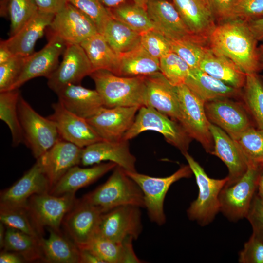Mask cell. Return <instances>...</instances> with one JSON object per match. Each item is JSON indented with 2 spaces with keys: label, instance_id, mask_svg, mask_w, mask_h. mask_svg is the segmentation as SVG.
Instances as JSON below:
<instances>
[{
  "label": "cell",
  "instance_id": "6",
  "mask_svg": "<svg viewBox=\"0 0 263 263\" xmlns=\"http://www.w3.org/2000/svg\"><path fill=\"white\" fill-rule=\"evenodd\" d=\"M18 112L23 142L37 159L61 139L56 127L50 118L38 113L21 94Z\"/></svg>",
  "mask_w": 263,
  "mask_h": 263
},
{
  "label": "cell",
  "instance_id": "41",
  "mask_svg": "<svg viewBox=\"0 0 263 263\" xmlns=\"http://www.w3.org/2000/svg\"><path fill=\"white\" fill-rule=\"evenodd\" d=\"M169 41L171 51L182 58L190 69H199L209 48L207 42L196 37Z\"/></svg>",
  "mask_w": 263,
  "mask_h": 263
},
{
  "label": "cell",
  "instance_id": "36",
  "mask_svg": "<svg viewBox=\"0 0 263 263\" xmlns=\"http://www.w3.org/2000/svg\"><path fill=\"white\" fill-rule=\"evenodd\" d=\"M40 239L19 230L6 227L2 249L19 254L25 261L43 260Z\"/></svg>",
  "mask_w": 263,
  "mask_h": 263
},
{
  "label": "cell",
  "instance_id": "2",
  "mask_svg": "<svg viewBox=\"0 0 263 263\" xmlns=\"http://www.w3.org/2000/svg\"><path fill=\"white\" fill-rule=\"evenodd\" d=\"M104 106H144L145 84L144 76H123L105 70L94 71L90 75Z\"/></svg>",
  "mask_w": 263,
  "mask_h": 263
},
{
  "label": "cell",
  "instance_id": "48",
  "mask_svg": "<svg viewBox=\"0 0 263 263\" xmlns=\"http://www.w3.org/2000/svg\"><path fill=\"white\" fill-rule=\"evenodd\" d=\"M239 262L241 263H263V243L254 234L239 253Z\"/></svg>",
  "mask_w": 263,
  "mask_h": 263
},
{
  "label": "cell",
  "instance_id": "24",
  "mask_svg": "<svg viewBox=\"0 0 263 263\" xmlns=\"http://www.w3.org/2000/svg\"><path fill=\"white\" fill-rule=\"evenodd\" d=\"M184 23L195 36L208 43L216 25V17L209 0H172Z\"/></svg>",
  "mask_w": 263,
  "mask_h": 263
},
{
  "label": "cell",
  "instance_id": "21",
  "mask_svg": "<svg viewBox=\"0 0 263 263\" xmlns=\"http://www.w3.org/2000/svg\"><path fill=\"white\" fill-rule=\"evenodd\" d=\"M83 148L62 139L37 159L51 189L72 167L81 163Z\"/></svg>",
  "mask_w": 263,
  "mask_h": 263
},
{
  "label": "cell",
  "instance_id": "18",
  "mask_svg": "<svg viewBox=\"0 0 263 263\" xmlns=\"http://www.w3.org/2000/svg\"><path fill=\"white\" fill-rule=\"evenodd\" d=\"M140 108L103 106L87 120L103 140L119 141L132 126Z\"/></svg>",
  "mask_w": 263,
  "mask_h": 263
},
{
  "label": "cell",
  "instance_id": "52",
  "mask_svg": "<svg viewBox=\"0 0 263 263\" xmlns=\"http://www.w3.org/2000/svg\"><path fill=\"white\" fill-rule=\"evenodd\" d=\"M39 11L56 14L67 2V0H34Z\"/></svg>",
  "mask_w": 263,
  "mask_h": 263
},
{
  "label": "cell",
  "instance_id": "49",
  "mask_svg": "<svg viewBox=\"0 0 263 263\" xmlns=\"http://www.w3.org/2000/svg\"><path fill=\"white\" fill-rule=\"evenodd\" d=\"M263 15V0H239L236 10V19L249 22Z\"/></svg>",
  "mask_w": 263,
  "mask_h": 263
},
{
  "label": "cell",
  "instance_id": "1",
  "mask_svg": "<svg viewBox=\"0 0 263 263\" xmlns=\"http://www.w3.org/2000/svg\"><path fill=\"white\" fill-rule=\"evenodd\" d=\"M258 42L248 23L238 19L218 24L208 38L211 49L230 58L246 74L262 70Z\"/></svg>",
  "mask_w": 263,
  "mask_h": 263
},
{
  "label": "cell",
  "instance_id": "42",
  "mask_svg": "<svg viewBox=\"0 0 263 263\" xmlns=\"http://www.w3.org/2000/svg\"><path fill=\"white\" fill-rule=\"evenodd\" d=\"M248 164L263 163V130L251 126L235 140Z\"/></svg>",
  "mask_w": 263,
  "mask_h": 263
},
{
  "label": "cell",
  "instance_id": "5",
  "mask_svg": "<svg viewBox=\"0 0 263 263\" xmlns=\"http://www.w3.org/2000/svg\"><path fill=\"white\" fill-rule=\"evenodd\" d=\"M263 163H249L246 171L234 184L225 186L219 196L220 211L228 219L246 218L257 190Z\"/></svg>",
  "mask_w": 263,
  "mask_h": 263
},
{
  "label": "cell",
  "instance_id": "50",
  "mask_svg": "<svg viewBox=\"0 0 263 263\" xmlns=\"http://www.w3.org/2000/svg\"><path fill=\"white\" fill-rule=\"evenodd\" d=\"M246 218L252 227L253 232L263 243V203L256 193Z\"/></svg>",
  "mask_w": 263,
  "mask_h": 263
},
{
  "label": "cell",
  "instance_id": "38",
  "mask_svg": "<svg viewBox=\"0 0 263 263\" xmlns=\"http://www.w3.org/2000/svg\"><path fill=\"white\" fill-rule=\"evenodd\" d=\"M242 100L255 126L263 130V81L257 73L246 74Z\"/></svg>",
  "mask_w": 263,
  "mask_h": 263
},
{
  "label": "cell",
  "instance_id": "13",
  "mask_svg": "<svg viewBox=\"0 0 263 263\" xmlns=\"http://www.w3.org/2000/svg\"><path fill=\"white\" fill-rule=\"evenodd\" d=\"M48 27L51 34L58 36L66 44H80L98 32L91 18L68 2L55 15Z\"/></svg>",
  "mask_w": 263,
  "mask_h": 263
},
{
  "label": "cell",
  "instance_id": "39",
  "mask_svg": "<svg viewBox=\"0 0 263 263\" xmlns=\"http://www.w3.org/2000/svg\"><path fill=\"white\" fill-rule=\"evenodd\" d=\"M112 18L121 21L141 34L154 29L146 8L132 2L108 8Z\"/></svg>",
  "mask_w": 263,
  "mask_h": 263
},
{
  "label": "cell",
  "instance_id": "46",
  "mask_svg": "<svg viewBox=\"0 0 263 263\" xmlns=\"http://www.w3.org/2000/svg\"><path fill=\"white\" fill-rule=\"evenodd\" d=\"M140 45L150 55L158 59L172 51L169 40L154 29L141 34Z\"/></svg>",
  "mask_w": 263,
  "mask_h": 263
},
{
  "label": "cell",
  "instance_id": "8",
  "mask_svg": "<svg viewBox=\"0 0 263 263\" xmlns=\"http://www.w3.org/2000/svg\"><path fill=\"white\" fill-rule=\"evenodd\" d=\"M147 131L162 134L168 143L178 149L183 154L188 152L191 138L180 124L150 107L143 106L139 108L133 123L123 139L129 141Z\"/></svg>",
  "mask_w": 263,
  "mask_h": 263
},
{
  "label": "cell",
  "instance_id": "9",
  "mask_svg": "<svg viewBox=\"0 0 263 263\" xmlns=\"http://www.w3.org/2000/svg\"><path fill=\"white\" fill-rule=\"evenodd\" d=\"M126 172L141 188L149 217L159 225L166 222L164 202L170 187L181 179L189 178L193 174L188 165L182 166L174 173L165 177L150 176L137 171Z\"/></svg>",
  "mask_w": 263,
  "mask_h": 263
},
{
  "label": "cell",
  "instance_id": "55",
  "mask_svg": "<svg viewBox=\"0 0 263 263\" xmlns=\"http://www.w3.org/2000/svg\"><path fill=\"white\" fill-rule=\"evenodd\" d=\"M79 249V263H104L96 255L90 250L85 248Z\"/></svg>",
  "mask_w": 263,
  "mask_h": 263
},
{
  "label": "cell",
  "instance_id": "12",
  "mask_svg": "<svg viewBox=\"0 0 263 263\" xmlns=\"http://www.w3.org/2000/svg\"><path fill=\"white\" fill-rule=\"evenodd\" d=\"M140 208L125 205L103 213L97 234L119 243L128 239H137L142 229Z\"/></svg>",
  "mask_w": 263,
  "mask_h": 263
},
{
  "label": "cell",
  "instance_id": "43",
  "mask_svg": "<svg viewBox=\"0 0 263 263\" xmlns=\"http://www.w3.org/2000/svg\"><path fill=\"white\" fill-rule=\"evenodd\" d=\"M0 221L6 227L19 230L38 238L42 237L26 207H0Z\"/></svg>",
  "mask_w": 263,
  "mask_h": 263
},
{
  "label": "cell",
  "instance_id": "3",
  "mask_svg": "<svg viewBox=\"0 0 263 263\" xmlns=\"http://www.w3.org/2000/svg\"><path fill=\"white\" fill-rule=\"evenodd\" d=\"M82 199L99 208L103 213L125 205L145 207L141 188L125 170L118 166L104 183Z\"/></svg>",
  "mask_w": 263,
  "mask_h": 263
},
{
  "label": "cell",
  "instance_id": "47",
  "mask_svg": "<svg viewBox=\"0 0 263 263\" xmlns=\"http://www.w3.org/2000/svg\"><path fill=\"white\" fill-rule=\"evenodd\" d=\"M27 57L14 56L0 64V92L12 89L22 71Z\"/></svg>",
  "mask_w": 263,
  "mask_h": 263
},
{
  "label": "cell",
  "instance_id": "33",
  "mask_svg": "<svg viewBox=\"0 0 263 263\" xmlns=\"http://www.w3.org/2000/svg\"><path fill=\"white\" fill-rule=\"evenodd\" d=\"M94 71L105 70L119 75V57L99 32L87 38L80 44Z\"/></svg>",
  "mask_w": 263,
  "mask_h": 263
},
{
  "label": "cell",
  "instance_id": "54",
  "mask_svg": "<svg viewBox=\"0 0 263 263\" xmlns=\"http://www.w3.org/2000/svg\"><path fill=\"white\" fill-rule=\"evenodd\" d=\"M25 260L19 254L3 250L0 254V263H21Z\"/></svg>",
  "mask_w": 263,
  "mask_h": 263
},
{
  "label": "cell",
  "instance_id": "44",
  "mask_svg": "<svg viewBox=\"0 0 263 263\" xmlns=\"http://www.w3.org/2000/svg\"><path fill=\"white\" fill-rule=\"evenodd\" d=\"M160 72L174 86L185 83L190 68L178 55L171 51L159 59Z\"/></svg>",
  "mask_w": 263,
  "mask_h": 263
},
{
  "label": "cell",
  "instance_id": "15",
  "mask_svg": "<svg viewBox=\"0 0 263 263\" xmlns=\"http://www.w3.org/2000/svg\"><path fill=\"white\" fill-rule=\"evenodd\" d=\"M103 212L98 207L82 198L77 200L65 215L63 224L72 241L81 248L97 234Z\"/></svg>",
  "mask_w": 263,
  "mask_h": 263
},
{
  "label": "cell",
  "instance_id": "37",
  "mask_svg": "<svg viewBox=\"0 0 263 263\" xmlns=\"http://www.w3.org/2000/svg\"><path fill=\"white\" fill-rule=\"evenodd\" d=\"M20 94L19 89L0 92V119L9 127L14 146L23 142V135L18 112Z\"/></svg>",
  "mask_w": 263,
  "mask_h": 263
},
{
  "label": "cell",
  "instance_id": "17",
  "mask_svg": "<svg viewBox=\"0 0 263 263\" xmlns=\"http://www.w3.org/2000/svg\"><path fill=\"white\" fill-rule=\"evenodd\" d=\"M66 46L61 38L51 34L47 44L41 50L27 57L22 71L11 90L19 89L36 77L48 78L58 67L59 57Z\"/></svg>",
  "mask_w": 263,
  "mask_h": 263
},
{
  "label": "cell",
  "instance_id": "40",
  "mask_svg": "<svg viewBox=\"0 0 263 263\" xmlns=\"http://www.w3.org/2000/svg\"><path fill=\"white\" fill-rule=\"evenodd\" d=\"M0 14L6 13L10 20V37L17 33L38 10L34 0H3Z\"/></svg>",
  "mask_w": 263,
  "mask_h": 263
},
{
  "label": "cell",
  "instance_id": "4",
  "mask_svg": "<svg viewBox=\"0 0 263 263\" xmlns=\"http://www.w3.org/2000/svg\"><path fill=\"white\" fill-rule=\"evenodd\" d=\"M183 155L194 174L199 189L198 197L187 209V215L189 219L205 226L211 223L220 211L219 196L228 178L227 176L221 179L209 177L188 152Z\"/></svg>",
  "mask_w": 263,
  "mask_h": 263
},
{
  "label": "cell",
  "instance_id": "60",
  "mask_svg": "<svg viewBox=\"0 0 263 263\" xmlns=\"http://www.w3.org/2000/svg\"><path fill=\"white\" fill-rule=\"evenodd\" d=\"M259 60L262 69H263V44L259 47Z\"/></svg>",
  "mask_w": 263,
  "mask_h": 263
},
{
  "label": "cell",
  "instance_id": "16",
  "mask_svg": "<svg viewBox=\"0 0 263 263\" xmlns=\"http://www.w3.org/2000/svg\"><path fill=\"white\" fill-rule=\"evenodd\" d=\"M48 179L39 161L12 186L1 191L0 207H25L33 195L49 192Z\"/></svg>",
  "mask_w": 263,
  "mask_h": 263
},
{
  "label": "cell",
  "instance_id": "51",
  "mask_svg": "<svg viewBox=\"0 0 263 263\" xmlns=\"http://www.w3.org/2000/svg\"><path fill=\"white\" fill-rule=\"evenodd\" d=\"M218 24L237 19L236 10L239 0H209Z\"/></svg>",
  "mask_w": 263,
  "mask_h": 263
},
{
  "label": "cell",
  "instance_id": "31",
  "mask_svg": "<svg viewBox=\"0 0 263 263\" xmlns=\"http://www.w3.org/2000/svg\"><path fill=\"white\" fill-rule=\"evenodd\" d=\"M132 239L116 242L96 234L85 246L79 248L90 250L104 263H142L136 255Z\"/></svg>",
  "mask_w": 263,
  "mask_h": 263
},
{
  "label": "cell",
  "instance_id": "20",
  "mask_svg": "<svg viewBox=\"0 0 263 263\" xmlns=\"http://www.w3.org/2000/svg\"><path fill=\"white\" fill-rule=\"evenodd\" d=\"M144 77V106L151 107L178 122L180 110L176 87L172 85L161 72Z\"/></svg>",
  "mask_w": 263,
  "mask_h": 263
},
{
  "label": "cell",
  "instance_id": "35",
  "mask_svg": "<svg viewBox=\"0 0 263 263\" xmlns=\"http://www.w3.org/2000/svg\"><path fill=\"white\" fill-rule=\"evenodd\" d=\"M102 34L118 56L140 45L141 34L112 17L106 23Z\"/></svg>",
  "mask_w": 263,
  "mask_h": 263
},
{
  "label": "cell",
  "instance_id": "34",
  "mask_svg": "<svg viewBox=\"0 0 263 263\" xmlns=\"http://www.w3.org/2000/svg\"><path fill=\"white\" fill-rule=\"evenodd\" d=\"M119 57V76H145L160 72L159 59L150 55L141 45Z\"/></svg>",
  "mask_w": 263,
  "mask_h": 263
},
{
  "label": "cell",
  "instance_id": "25",
  "mask_svg": "<svg viewBox=\"0 0 263 263\" xmlns=\"http://www.w3.org/2000/svg\"><path fill=\"white\" fill-rule=\"evenodd\" d=\"M210 130L214 142L211 154L219 158L228 169L225 186L236 183L247 170L248 162L236 143L224 131L210 123Z\"/></svg>",
  "mask_w": 263,
  "mask_h": 263
},
{
  "label": "cell",
  "instance_id": "29",
  "mask_svg": "<svg viewBox=\"0 0 263 263\" xmlns=\"http://www.w3.org/2000/svg\"><path fill=\"white\" fill-rule=\"evenodd\" d=\"M117 166L115 163L109 161L88 168L75 166L51 188L49 193L56 196L75 193L79 189L95 182Z\"/></svg>",
  "mask_w": 263,
  "mask_h": 263
},
{
  "label": "cell",
  "instance_id": "22",
  "mask_svg": "<svg viewBox=\"0 0 263 263\" xmlns=\"http://www.w3.org/2000/svg\"><path fill=\"white\" fill-rule=\"evenodd\" d=\"M128 140H102L82 149L81 164L89 166L108 161L115 163L126 171H136V158L131 153Z\"/></svg>",
  "mask_w": 263,
  "mask_h": 263
},
{
  "label": "cell",
  "instance_id": "59",
  "mask_svg": "<svg viewBox=\"0 0 263 263\" xmlns=\"http://www.w3.org/2000/svg\"><path fill=\"white\" fill-rule=\"evenodd\" d=\"M6 227L2 223L0 222V247L2 249L4 244V241L5 236Z\"/></svg>",
  "mask_w": 263,
  "mask_h": 263
},
{
  "label": "cell",
  "instance_id": "30",
  "mask_svg": "<svg viewBox=\"0 0 263 263\" xmlns=\"http://www.w3.org/2000/svg\"><path fill=\"white\" fill-rule=\"evenodd\" d=\"M199 69L235 88L242 89L245 85L246 74L230 58L209 47Z\"/></svg>",
  "mask_w": 263,
  "mask_h": 263
},
{
  "label": "cell",
  "instance_id": "7",
  "mask_svg": "<svg viewBox=\"0 0 263 263\" xmlns=\"http://www.w3.org/2000/svg\"><path fill=\"white\" fill-rule=\"evenodd\" d=\"M179 98L180 117L178 122L191 139L202 145L207 152L214 150V142L205 102L185 84L176 87Z\"/></svg>",
  "mask_w": 263,
  "mask_h": 263
},
{
  "label": "cell",
  "instance_id": "45",
  "mask_svg": "<svg viewBox=\"0 0 263 263\" xmlns=\"http://www.w3.org/2000/svg\"><path fill=\"white\" fill-rule=\"evenodd\" d=\"M87 15L95 24L99 33L102 34L108 20L112 17L108 8L100 0H67Z\"/></svg>",
  "mask_w": 263,
  "mask_h": 263
},
{
  "label": "cell",
  "instance_id": "10",
  "mask_svg": "<svg viewBox=\"0 0 263 263\" xmlns=\"http://www.w3.org/2000/svg\"><path fill=\"white\" fill-rule=\"evenodd\" d=\"M75 193L56 196L49 192L30 198L26 207L35 225L42 236L45 227L60 232L65 215L76 202Z\"/></svg>",
  "mask_w": 263,
  "mask_h": 263
},
{
  "label": "cell",
  "instance_id": "32",
  "mask_svg": "<svg viewBox=\"0 0 263 263\" xmlns=\"http://www.w3.org/2000/svg\"><path fill=\"white\" fill-rule=\"evenodd\" d=\"M48 229V237H42L39 240L43 261L53 263H79V249L75 243L60 232Z\"/></svg>",
  "mask_w": 263,
  "mask_h": 263
},
{
  "label": "cell",
  "instance_id": "11",
  "mask_svg": "<svg viewBox=\"0 0 263 263\" xmlns=\"http://www.w3.org/2000/svg\"><path fill=\"white\" fill-rule=\"evenodd\" d=\"M205 110L209 121L236 140L247 129L255 126L244 104L231 98L206 102Z\"/></svg>",
  "mask_w": 263,
  "mask_h": 263
},
{
  "label": "cell",
  "instance_id": "27",
  "mask_svg": "<svg viewBox=\"0 0 263 263\" xmlns=\"http://www.w3.org/2000/svg\"><path fill=\"white\" fill-rule=\"evenodd\" d=\"M55 15L38 10L17 33L4 40L13 54L28 56L33 54L37 41L50 26Z\"/></svg>",
  "mask_w": 263,
  "mask_h": 263
},
{
  "label": "cell",
  "instance_id": "57",
  "mask_svg": "<svg viewBox=\"0 0 263 263\" xmlns=\"http://www.w3.org/2000/svg\"><path fill=\"white\" fill-rule=\"evenodd\" d=\"M14 55L6 45L4 40H1L0 43V64L7 62Z\"/></svg>",
  "mask_w": 263,
  "mask_h": 263
},
{
  "label": "cell",
  "instance_id": "58",
  "mask_svg": "<svg viewBox=\"0 0 263 263\" xmlns=\"http://www.w3.org/2000/svg\"><path fill=\"white\" fill-rule=\"evenodd\" d=\"M257 190L258 193L256 194L263 203V167L259 178Z\"/></svg>",
  "mask_w": 263,
  "mask_h": 263
},
{
  "label": "cell",
  "instance_id": "19",
  "mask_svg": "<svg viewBox=\"0 0 263 263\" xmlns=\"http://www.w3.org/2000/svg\"><path fill=\"white\" fill-rule=\"evenodd\" d=\"M53 113L48 117L55 124L61 139L84 148L103 139L88 123L66 109L59 102L52 104Z\"/></svg>",
  "mask_w": 263,
  "mask_h": 263
},
{
  "label": "cell",
  "instance_id": "28",
  "mask_svg": "<svg viewBox=\"0 0 263 263\" xmlns=\"http://www.w3.org/2000/svg\"><path fill=\"white\" fill-rule=\"evenodd\" d=\"M205 103L222 98H242L243 91L217 79L200 69H190L185 83Z\"/></svg>",
  "mask_w": 263,
  "mask_h": 263
},
{
  "label": "cell",
  "instance_id": "56",
  "mask_svg": "<svg viewBox=\"0 0 263 263\" xmlns=\"http://www.w3.org/2000/svg\"><path fill=\"white\" fill-rule=\"evenodd\" d=\"M129 0L146 8L149 0H100L102 3L107 8H114Z\"/></svg>",
  "mask_w": 263,
  "mask_h": 263
},
{
  "label": "cell",
  "instance_id": "23",
  "mask_svg": "<svg viewBox=\"0 0 263 263\" xmlns=\"http://www.w3.org/2000/svg\"><path fill=\"white\" fill-rule=\"evenodd\" d=\"M146 9L154 29L169 40L197 37L189 31L172 2L149 0Z\"/></svg>",
  "mask_w": 263,
  "mask_h": 263
},
{
  "label": "cell",
  "instance_id": "26",
  "mask_svg": "<svg viewBox=\"0 0 263 263\" xmlns=\"http://www.w3.org/2000/svg\"><path fill=\"white\" fill-rule=\"evenodd\" d=\"M58 102L67 110L85 119L94 115L104 106L96 90H91L79 84L68 85L56 93Z\"/></svg>",
  "mask_w": 263,
  "mask_h": 263
},
{
  "label": "cell",
  "instance_id": "14",
  "mask_svg": "<svg viewBox=\"0 0 263 263\" xmlns=\"http://www.w3.org/2000/svg\"><path fill=\"white\" fill-rule=\"evenodd\" d=\"M94 71L83 48L79 44H67L63 59L47 78L49 88L56 93L69 84H79Z\"/></svg>",
  "mask_w": 263,
  "mask_h": 263
},
{
  "label": "cell",
  "instance_id": "53",
  "mask_svg": "<svg viewBox=\"0 0 263 263\" xmlns=\"http://www.w3.org/2000/svg\"><path fill=\"white\" fill-rule=\"evenodd\" d=\"M253 35L258 41L263 44V15L259 19L247 22Z\"/></svg>",
  "mask_w": 263,
  "mask_h": 263
}]
</instances>
